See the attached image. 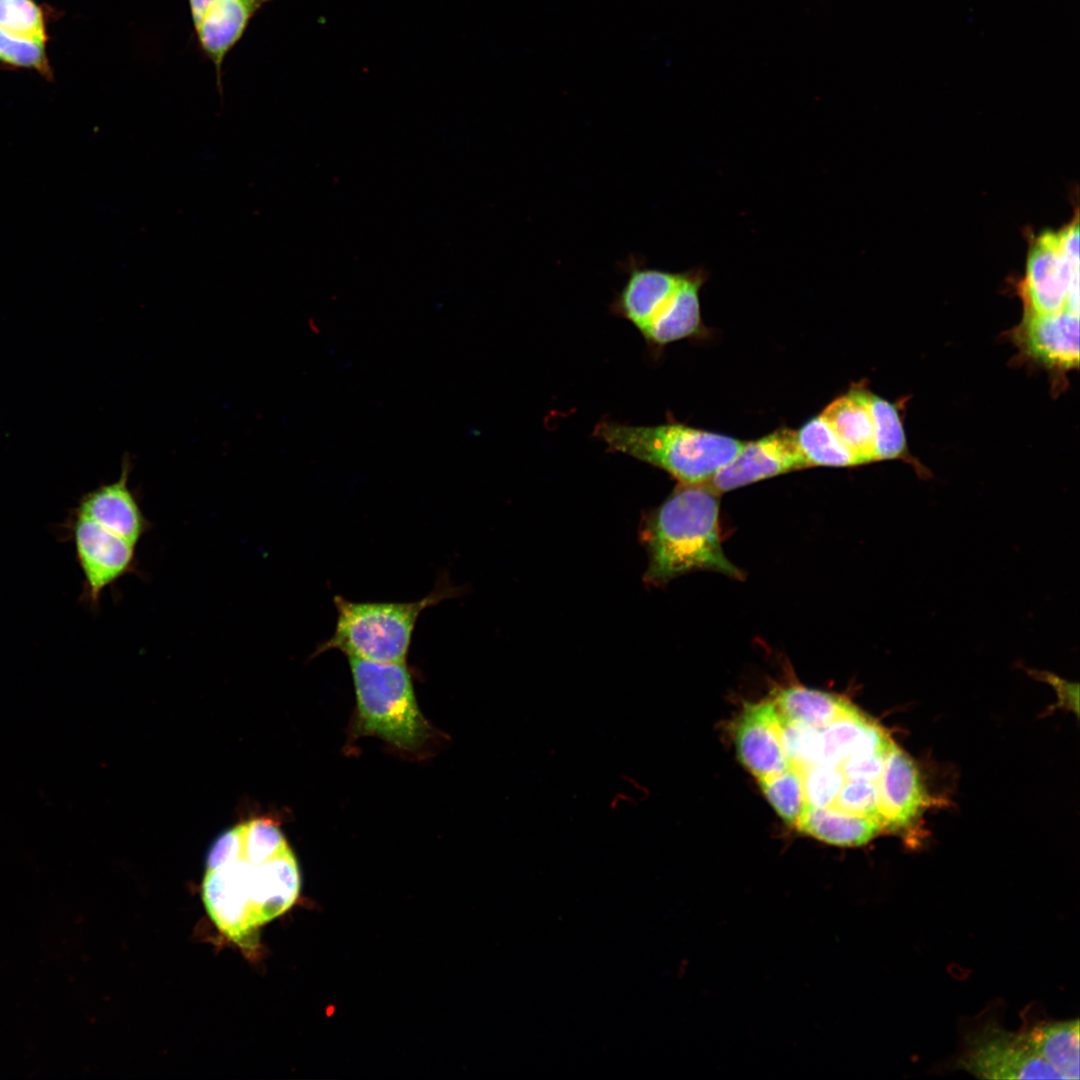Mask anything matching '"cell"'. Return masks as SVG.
Segmentation results:
<instances>
[{
	"label": "cell",
	"instance_id": "6da1fadb",
	"mask_svg": "<svg viewBox=\"0 0 1080 1080\" xmlns=\"http://www.w3.org/2000/svg\"><path fill=\"white\" fill-rule=\"evenodd\" d=\"M300 888V870L291 848L271 858L250 855L243 850L238 824L222 833L209 850L202 900L226 938L251 947L263 925L294 905Z\"/></svg>",
	"mask_w": 1080,
	"mask_h": 1080
},
{
	"label": "cell",
	"instance_id": "7a4b0ae2",
	"mask_svg": "<svg viewBox=\"0 0 1080 1080\" xmlns=\"http://www.w3.org/2000/svg\"><path fill=\"white\" fill-rule=\"evenodd\" d=\"M719 495L706 482L680 483L652 514L645 531L649 583L663 584L694 570L743 578L722 548Z\"/></svg>",
	"mask_w": 1080,
	"mask_h": 1080
},
{
	"label": "cell",
	"instance_id": "3957f363",
	"mask_svg": "<svg viewBox=\"0 0 1080 1080\" xmlns=\"http://www.w3.org/2000/svg\"><path fill=\"white\" fill-rule=\"evenodd\" d=\"M593 436L610 452L622 453L660 468L681 484L709 481L742 449L745 442L681 423L654 426L600 420Z\"/></svg>",
	"mask_w": 1080,
	"mask_h": 1080
},
{
	"label": "cell",
	"instance_id": "277c9868",
	"mask_svg": "<svg viewBox=\"0 0 1080 1080\" xmlns=\"http://www.w3.org/2000/svg\"><path fill=\"white\" fill-rule=\"evenodd\" d=\"M460 594L447 575H441L433 590L410 602L352 601L333 597L337 618L333 634L319 643L313 657L338 650L348 658L381 663L406 662L412 636L421 613Z\"/></svg>",
	"mask_w": 1080,
	"mask_h": 1080
},
{
	"label": "cell",
	"instance_id": "5b68a950",
	"mask_svg": "<svg viewBox=\"0 0 1080 1080\" xmlns=\"http://www.w3.org/2000/svg\"><path fill=\"white\" fill-rule=\"evenodd\" d=\"M356 696V736H375L407 752H418L434 736L422 714L406 662L348 658Z\"/></svg>",
	"mask_w": 1080,
	"mask_h": 1080
},
{
	"label": "cell",
	"instance_id": "8992f818",
	"mask_svg": "<svg viewBox=\"0 0 1080 1080\" xmlns=\"http://www.w3.org/2000/svg\"><path fill=\"white\" fill-rule=\"evenodd\" d=\"M1078 221L1058 232L1047 231L1032 242L1020 290L1025 312L1069 310L1079 315Z\"/></svg>",
	"mask_w": 1080,
	"mask_h": 1080
},
{
	"label": "cell",
	"instance_id": "52a82bcc",
	"mask_svg": "<svg viewBox=\"0 0 1080 1080\" xmlns=\"http://www.w3.org/2000/svg\"><path fill=\"white\" fill-rule=\"evenodd\" d=\"M62 529L83 575L81 600L97 608L105 589L136 573V545L73 509Z\"/></svg>",
	"mask_w": 1080,
	"mask_h": 1080
},
{
	"label": "cell",
	"instance_id": "ba28073f",
	"mask_svg": "<svg viewBox=\"0 0 1080 1080\" xmlns=\"http://www.w3.org/2000/svg\"><path fill=\"white\" fill-rule=\"evenodd\" d=\"M958 1066L985 1079H1063L1036 1054L1024 1033L992 1023L966 1039Z\"/></svg>",
	"mask_w": 1080,
	"mask_h": 1080
},
{
	"label": "cell",
	"instance_id": "9c48e42d",
	"mask_svg": "<svg viewBox=\"0 0 1080 1080\" xmlns=\"http://www.w3.org/2000/svg\"><path fill=\"white\" fill-rule=\"evenodd\" d=\"M796 431L782 428L752 442L706 483L718 494L765 478L807 468Z\"/></svg>",
	"mask_w": 1080,
	"mask_h": 1080
},
{
	"label": "cell",
	"instance_id": "30bf717a",
	"mask_svg": "<svg viewBox=\"0 0 1080 1080\" xmlns=\"http://www.w3.org/2000/svg\"><path fill=\"white\" fill-rule=\"evenodd\" d=\"M736 753L757 779L791 767L782 740L779 715L772 700L746 704L734 727Z\"/></svg>",
	"mask_w": 1080,
	"mask_h": 1080
},
{
	"label": "cell",
	"instance_id": "8fae6325",
	"mask_svg": "<svg viewBox=\"0 0 1080 1080\" xmlns=\"http://www.w3.org/2000/svg\"><path fill=\"white\" fill-rule=\"evenodd\" d=\"M131 471L132 462L125 457L118 479L82 495L73 510L137 546L151 523L129 485Z\"/></svg>",
	"mask_w": 1080,
	"mask_h": 1080
},
{
	"label": "cell",
	"instance_id": "7c38bea8",
	"mask_svg": "<svg viewBox=\"0 0 1080 1080\" xmlns=\"http://www.w3.org/2000/svg\"><path fill=\"white\" fill-rule=\"evenodd\" d=\"M1015 338L1026 354L1049 367H1078V314L1069 310L1049 314L1025 312Z\"/></svg>",
	"mask_w": 1080,
	"mask_h": 1080
},
{
	"label": "cell",
	"instance_id": "4fadbf2b",
	"mask_svg": "<svg viewBox=\"0 0 1080 1080\" xmlns=\"http://www.w3.org/2000/svg\"><path fill=\"white\" fill-rule=\"evenodd\" d=\"M270 0H214L193 22L197 42L215 67L222 94V66L230 50L245 33L251 19Z\"/></svg>",
	"mask_w": 1080,
	"mask_h": 1080
},
{
	"label": "cell",
	"instance_id": "5bb4252c",
	"mask_svg": "<svg viewBox=\"0 0 1080 1080\" xmlns=\"http://www.w3.org/2000/svg\"><path fill=\"white\" fill-rule=\"evenodd\" d=\"M879 788L883 829L896 831L911 825L926 798L916 766L895 743L886 756Z\"/></svg>",
	"mask_w": 1080,
	"mask_h": 1080
},
{
	"label": "cell",
	"instance_id": "9a60e30c",
	"mask_svg": "<svg viewBox=\"0 0 1080 1080\" xmlns=\"http://www.w3.org/2000/svg\"><path fill=\"white\" fill-rule=\"evenodd\" d=\"M682 276L631 265L624 287L611 303V311L641 333L672 297Z\"/></svg>",
	"mask_w": 1080,
	"mask_h": 1080
},
{
	"label": "cell",
	"instance_id": "2e32d148",
	"mask_svg": "<svg viewBox=\"0 0 1080 1080\" xmlns=\"http://www.w3.org/2000/svg\"><path fill=\"white\" fill-rule=\"evenodd\" d=\"M701 285L702 277L699 274L683 273L672 297L641 332L652 350H660L671 342L698 334L701 330Z\"/></svg>",
	"mask_w": 1080,
	"mask_h": 1080
},
{
	"label": "cell",
	"instance_id": "e0dca14e",
	"mask_svg": "<svg viewBox=\"0 0 1080 1080\" xmlns=\"http://www.w3.org/2000/svg\"><path fill=\"white\" fill-rule=\"evenodd\" d=\"M821 415L859 465L875 461L874 426L864 387L855 386L834 399Z\"/></svg>",
	"mask_w": 1080,
	"mask_h": 1080
},
{
	"label": "cell",
	"instance_id": "ac0fdd59",
	"mask_svg": "<svg viewBox=\"0 0 1080 1080\" xmlns=\"http://www.w3.org/2000/svg\"><path fill=\"white\" fill-rule=\"evenodd\" d=\"M799 831L822 842L855 847L869 842L883 829L874 820L829 807H806L795 826Z\"/></svg>",
	"mask_w": 1080,
	"mask_h": 1080
},
{
	"label": "cell",
	"instance_id": "d6986e66",
	"mask_svg": "<svg viewBox=\"0 0 1080 1080\" xmlns=\"http://www.w3.org/2000/svg\"><path fill=\"white\" fill-rule=\"evenodd\" d=\"M771 700L782 717L818 730L855 708L843 697L800 685L778 690Z\"/></svg>",
	"mask_w": 1080,
	"mask_h": 1080
},
{
	"label": "cell",
	"instance_id": "ffe728a7",
	"mask_svg": "<svg viewBox=\"0 0 1080 1080\" xmlns=\"http://www.w3.org/2000/svg\"><path fill=\"white\" fill-rule=\"evenodd\" d=\"M890 737L872 719L866 717L855 707L848 714L840 717L820 730V760L838 766L852 753L868 747L883 744Z\"/></svg>",
	"mask_w": 1080,
	"mask_h": 1080
},
{
	"label": "cell",
	"instance_id": "44dd1931",
	"mask_svg": "<svg viewBox=\"0 0 1080 1080\" xmlns=\"http://www.w3.org/2000/svg\"><path fill=\"white\" fill-rule=\"evenodd\" d=\"M1029 1044L1063 1079L1079 1078V1020L1041 1023L1024 1032Z\"/></svg>",
	"mask_w": 1080,
	"mask_h": 1080
},
{
	"label": "cell",
	"instance_id": "7402d4cb",
	"mask_svg": "<svg viewBox=\"0 0 1080 1080\" xmlns=\"http://www.w3.org/2000/svg\"><path fill=\"white\" fill-rule=\"evenodd\" d=\"M796 438L808 467L859 465L822 415L806 422L796 431Z\"/></svg>",
	"mask_w": 1080,
	"mask_h": 1080
},
{
	"label": "cell",
	"instance_id": "603a6c76",
	"mask_svg": "<svg viewBox=\"0 0 1080 1080\" xmlns=\"http://www.w3.org/2000/svg\"><path fill=\"white\" fill-rule=\"evenodd\" d=\"M865 397L874 426V460L908 456L905 433L896 404L874 395L867 389Z\"/></svg>",
	"mask_w": 1080,
	"mask_h": 1080
},
{
	"label": "cell",
	"instance_id": "cb8c5ba5",
	"mask_svg": "<svg viewBox=\"0 0 1080 1080\" xmlns=\"http://www.w3.org/2000/svg\"><path fill=\"white\" fill-rule=\"evenodd\" d=\"M758 783L777 814L795 827L806 807L801 770L791 765L784 772L759 778Z\"/></svg>",
	"mask_w": 1080,
	"mask_h": 1080
},
{
	"label": "cell",
	"instance_id": "d4e9b609",
	"mask_svg": "<svg viewBox=\"0 0 1080 1080\" xmlns=\"http://www.w3.org/2000/svg\"><path fill=\"white\" fill-rule=\"evenodd\" d=\"M55 12L37 0H0V28L12 34L48 42V24Z\"/></svg>",
	"mask_w": 1080,
	"mask_h": 1080
},
{
	"label": "cell",
	"instance_id": "484cf974",
	"mask_svg": "<svg viewBox=\"0 0 1080 1080\" xmlns=\"http://www.w3.org/2000/svg\"><path fill=\"white\" fill-rule=\"evenodd\" d=\"M0 66L37 72L46 81L54 80L47 43L21 37L0 28Z\"/></svg>",
	"mask_w": 1080,
	"mask_h": 1080
},
{
	"label": "cell",
	"instance_id": "4316f807",
	"mask_svg": "<svg viewBox=\"0 0 1080 1080\" xmlns=\"http://www.w3.org/2000/svg\"><path fill=\"white\" fill-rule=\"evenodd\" d=\"M778 712V711H777ZM781 740L788 760L798 769L820 760V730L790 721L779 713Z\"/></svg>",
	"mask_w": 1080,
	"mask_h": 1080
},
{
	"label": "cell",
	"instance_id": "83f0119b",
	"mask_svg": "<svg viewBox=\"0 0 1080 1080\" xmlns=\"http://www.w3.org/2000/svg\"><path fill=\"white\" fill-rule=\"evenodd\" d=\"M806 804L813 807L832 806L846 781L838 766L816 763L801 769Z\"/></svg>",
	"mask_w": 1080,
	"mask_h": 1080
},
{
	"label": "cell",
	"instance_id": "f1b7e54d",
	"mask_svg": "<svg viewBox=\"0 0 1080 1080\" xmlns=\"http://www.w3.org/2000/svg\"><path fill=\"white\" fill-rule=\"evenodd\" d=\"M879 784L880 782L846 780L836 796L832 807L850 814L872 819L883 829L880 815Z\"/></svg>",
	"mask_w": 1080,
	"mask_h": 1080
},
{
	"label": "cell",
	"instance_id": "f546056e",
	"mask_svg": "<svg viewBox=\"0 0 1080 1080\" xmlns=\"http://www.w3.org/2000/svg\"><path fill=\"white\" fill-rule=\"evenodd\" d=\"M212 1L214 0H188L192 23L199 19Z\"/></svg>",
	"mask_w": 1080,
	"mask_h": 1080
}]
</instances>
